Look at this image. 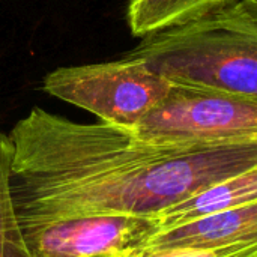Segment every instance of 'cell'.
<instances>
[{"mask_svg": "<svg viewBox=\"0 0 257 257\" xmlns=\"http://www.w3.org/2000/svg\"><path fill=\"white\" fill-rule=\"evenodd\" d=\"M20 221L90 215L157 218L194 194L257 166V140L152 145L98 122L33 107L8 134Z\"/></svg>", "mask_w": 257, "mask_h": 257, "instance_id": "obj_1", "label": "cell"}, {"mask_svg": "<svg viewBox=\"0 0 257 257\" xmlns=\"http://www.w3.org/2000/svg\"><path fill=\"white\" fill-rule=\"evenodd\" d=\"M126 56L175 84L257 99V18L238 2L202 20L142 38Z\"/></svg>", "mask_w": 257, "mask_h": 257, "instance_id": "obj_2", "label": "cell"}, {"mask_svg": "<svg viewBox=\"0 0 257 257\" xmlns=\"http://www.w3.org/2000/svg\"><path fill=\"white\" fill-rule=\"evenodd\" d=\"M172 86L143 60L126 54L111 62L62 66L42 81L45 93L126 131H133Z\"/></svg>", "mask_w": 257, "mask_h": 257, "instance_id": "obj_3", "label": "cell"}, {"mask_svg": "<svg viewBox=\"0 0 257 257\" xmlns=\"http://www.w3.org/2000/svg\"><path fill=\"white\" fill-rule=\"evenodd\" d=\"M130 133L152 145L251 142L257 140V99L173 83Z\"/></svg>", "mask_w": 257, "mask_h": 257, "instance_id": "obj_4", "label": "cell"}, {"mask_svg": "<svg viewBox=\"0 0 257 257\" xmlns=\"http://www.w3.org/2000/svg\"><path fill=\"white\" fill-rule=\"evenodd\" d=\"M21 227L36 257H130L160 230L157 218L133 215L21 221Z\"/></svg>", "mask_w": 257, "mask_h": 257, "instance_id": "obj_5", "label": "cell"}, {"mask_svg": "<svg viewBox=\"0 0 257 257\" xmlns=\"http://www.w3.org/2000/svg\"><path fill=\"white\" fill-rule=\"evenodd\" d=\"M257 239V202L214 214L172 229L160 230L143 250H220Z\"/></svg>", "mask_w": 257, "mask_h": 257, "instance_id": "obj_6", "label": "cell"}, {"mask_svg": "<svg viewBox=\"0 0 257 257\" xmlns=\"http://www.w3.org/2000/svg\"><path fill=\"white\" fill-rule=\"evenodd\" d=\"M257 202V166L194 194L157 217L160 230ZM158 230V232H160Z\"/></svg>", "mask_w": 257, "mask_h": 257, "instance_id": "obj_7", "label": "cell"}, {"mask_svg": "<svg viewBox=\"0 0 257 257\" xmlns=\"http://www.w3.org/2000/svg\"><path fill=\"white\" fill-rule=\"evenodd\" d=\"M238 0H128L126 23L134 36L146 38L185 26Z\"/></svg>", "mask_w": 257, "mask_h": 257, "instance_id": "obj_8", "label": "cell"}, {"mask_svg": "<svg viewBox=\"0 0 257 257\" xmlns=\"http://www.w3.org/2000/svg\"><path fill=\"white\" fill-rule=\"evenodd\" d=\"M14 145L0 131V257H36L24 236L12 196Z\"/></svg>", "mask_w": 257, "mask_h": 257, "instance_id": "obj_9", "label": "cell"}, {"mask_svg": "<svg viewBox=\"0 0 257 257\" xmlns=\"http://www.w3.org/2000/svg\"><path fill=\"white\" fill-rule=\"evenodd\" d=\"M226 248L220 250H200V248H160L142 250L131 257H223Z\"/></svg>", "mask_w": 257, "mask_h": 257, "instance_id": "obj_10", "label": "cell"}, {"mask_svg": "<svg viewBox=\"0 0 257 257\" xmlns=\"http://www.w3.org/2000/svg\"><path fill=\"white\" fill-rule=\"evenodd\" d=\"M223 257H257V239L253 242L227 247Z\"/></svg>", "mask_w": 257, "mask_h": 257, "instance_id": "obj_11", "label": "cell"}, {"mask_svg": "<svg viewBox=\"0 0 257 257\" xmlns=\"http://www.w3.org/2000/svg\"><path fill=\"white\" fill-rule=\"evenodd\" d=\"M238 3L253 17L257 18V0H238Z\"/></svg>", "mask_w": 257, "mask_h": 257, "instance_id": "obj_12", "label": "cell"}]
</instances>
